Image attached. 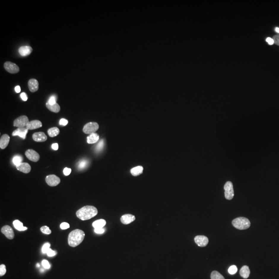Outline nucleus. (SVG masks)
Wrapping results in <instances>:
<instances>
[{
	"instance_id": "obj_21",
	"label": "nucleus",
	"mask_w": 279,
	"mask_h": 279,
	"mask_svg": "<svg viewBox=\"0 0 279 279\" xmlns=\"http://www.w3.org/2000/svg\"><path fill=\"white\" fill-rule=\"evenodd\" d=\"M99 139V136L96 133L91 134L87 137V142L88 144H94L97 142Z\"/></svg>"
},
{
	"instance_id": "obj_10",
	"label": "nucleus",
	"mask_w": 279,
	"mask_h": 279,
	"mask_svg": "<svg viewBox=\"0 0 279 279\" xmlns=\"http://www.w3.org/2000/svg\"><path fill=\"white\" fill-rule=\"evenodd\" d=\"M194 241L196 244L200 247H204L208 243V238L203 235L196 236L194 238Z\"/></svg>"
},
{
	"instance_id": "obj_39",
	"label": "nucleus",
	"mask_w": 279,
	"mask_h": 279,
	"mask_svg": "<svg viewBox=\"0 0 279 279\" xmlns=\"http://www.w3.org/2000/svg\"><path fill=\"white\" fill-rule=\"evenodd\" d=\"M72 172V169L68 167H65L63 170V173L65 176H68Z\"/></svg>"
},
{
	"instance_id": "obj_23",
	"label": "nucleus",
	"mask_w": 279,
	"mask_h": 279,
	"mask_svg": "<svg viewBox=\"0 0 279 279\" xmlns=\"http://www.w3.org/2000/svg\"><path fill=\"white\" fill-rule=\"evenodd\" d=\"M13 225H14L15 228L16 229H17L18 231H25V230L28 229L27 227L23 226V223L21 222H20L19 220H15L13 222Z\"/></svg>"
},
{
	"instance_id": "obj_26",
	"label": "nucleus",
	"mask_w": 279,
	"mask_h": 279,
	"mask_svg": "<svg viewBox=\"0 0 279 279\" xmlns=\"http://www.w3.org/2000/svg\"><path fill=\"white\" fill-rule=\"evenodd\" d=\"M48 134L50 137H55L60 134V130L57 127L51 128L48 130Z\"/></svg>"
},
{
	"instance_id": "obj_37",
	"label": "nucleus",
	"mask_w": 279,
	"mask_h": 279,
	"mask_svg": "<svg viewBox=\"0 0 279 279\" xmlns=\"http://www.w3.org/2000/svg\"><path fill=\"white\" fill-rule=\"evenodd\" d=\"M56 97L54 96H51L48 100V104H50L51 105H53L56 103Z\"/></svg>"
},
{
	"instance_id": "obj_19",
	"label": "nucleus",
	"mask_w": 279,
	"mask_h": 279,
	"mask_svg": "<svg viewBox=\"0 0 279 279\" xmlns=\"http://www.w3.org/2000/svg\"><path fill=\"white\" fill-rule=\"evenodd\" d=\"M17 169L19 171L22 172L24 173L28 174L30 173L31 170V167L28 163H22L19 166L16 167Z\"/></svg>"
},
{
	"instance_id": "obj_29",
	"label": "nucleus",
	"mask_w": 279,
	"mask_h": 279,
	"mask_svg": "<svg viewBox=\"0 0 279 279\" xmlns=\"http://www.w3.org/2000/svg\"><path fill=\"white\" fill-rule=\"evenodd\" d=\"M88 164V161L85 159H83L80 161L78 164V167L79 169H83L85 168Z\"/></svg>"
},
{
	"instance_id": "obj_20",
	"label": "nucleus",
	"mask_w": 279,
	"mask_h": 279,
	"mask_svg": "<svg viewBox=\"0 0 279 279\" xmlns=\"http://www.w3.org/2000/svg\"><path fill=\"white\" fill-rule=\"evenodd\" d=\"M240 275L244 279H247L249 277L250 270L248 266H243L240 270Z\"/></svg>"
},
{
	"instance_id": "obj_44",
	"label": "nucleus",
	"mask_w": 279,
	"mask_h": 279,
	"mask_svg": "<svg viewBox=\"0 0 279 279\" xmlns=\"http://www.w3.org/2000/svg\"><path fill=\"white\" fill-rule=\"evenodd\" d=\"M266 42H268V44L270 45H272L275 44L273 38H270V37H268V38H266Z\"/></svg>"
},
{
	"instance_id": "obj_40",
	"label": "nucleus",
	"mask_w": 279,
	"mask_h": 279,
	"mask_svg": "<svg viewBox=\"0 0 279 279\" xmlns=\"http://www.w3.org/2000/svg\"><path fill=\"white\" fill-rule=\"evenodd\" d=\"M273 39L275 44H276L278 46H279V34L275 35L273 36Z\"/></svg>"
},
{
	"instance_id": "obj_27",
	"label": "nucleus",
	"mask_w": 279,
	"mask_h": 279,
	"mask_svg": "<svg viewBox=\"0 0 279 279\" xmlns=\"http://www.w3.org/2000/svg\"><path fill=\"white\" fill-rule=\"evenodd\" d=\"M22 161H23V157L20 155L15 156L12 159V162L16 167L19 166L22 164Z\"/></svg>"
},
{
	"instance_id": "obj_24",
	"label": "nucleus",
	"mask_w": 279,
	"mask_h": 279,
	"mask_svg": "<svg viewBox=\"0 0 279 279\" xmlns=\"http://www.w3.org/2000/svg\"><path fill=\"white\" fill-rule=\"evenodd\" d=\"M106 224V220L104 219L98 220L93 223V226L94 227V229L103 228Z\"/></svg>"
},
{
	"instance_id": "obj_36",
	"label": "nucleus",
	"mask_w": 279,
	"mask_h": 279,
	"mask_svg": "<svg viewBox=\"0 0 279 279\" xmlns=\"http://www.w3.org/2000/svg\"><path fill=\"white\" fill-rule=\"evenodd\" d=\"M70 227V225L67 222H63L61 224L60 227L62 229H69Z\"/></svg>"
},
{
	"instance_id": "obj_38",
	"label": "nucleus",
	"mask_w": 279,
	"mask_h": 279,
	"mask_svg": "<svg viewBox=\"0 0 279 279\" xmlns=\"http://www.w3.org/2000/svg\"><path fill=\"white\" fill-rule=\"evenodd\" d=\"M47 254L48 255V256H50V257L54 256V255H56V252L52 250L51 249H49V250L47 251Z\"/></svg>"
},
{
	"instance_id": "obj_30",
	"label": "nucleus",
	"mask_w": 279,
	"mask_h": 279,
	"mask_svg": "<svg viewBox=\"0 0 279 279\" xmlns=\"http://www.w3.org/2000/svg\"><path fill=\"white\" fill-rule=\"evenodd\" d=\"M40 231L44 234L49 235L51 233V231L49 229V227L47 226H44L40 228Z\"/></svg>"
},
{
	"instance_id": "obj_47",
	"label": "nucleus",
	"mask_w": 279,
	"mask_h": 279,
	"mask_svg": "<svg viewBox=\"0 0 279 279\" xmlns=\"http://www.w3.org/2000/svg\"><path fill=\"white\" fill-rule=\"evenodd\" d=\"M275 32H277V33H279V28H275Z\"/></svg>"
},
{
	"instance_id": "obj_12",
	"label": "nucleus",
	"mask_w": 279,
	"mask_h": 279,
	"mask_svg": "<svg viewBox=\"0 0 279 279\" xmlns=\"http://www.w3.org/2000/svg\"><path fill=\"white\" fill-rule=\"evenodd\" d=\"M28 130L26 127L18 128L15 130L12 133V136H19L20 138L24 140L26 138V136L28 134Z\"/></svg>"
},
{
	"instance_id": "obj_18",
	"label": "nucleus",
	"mask_w": 279,
	"mask_h": 279,
	"mask_svg": "<svg viewBox=\"0 0 279 279\" xmlns=\"http://www.w3.org/2000/svg\"><path fill=\"white\" fill-rule=\"evenodd\" d=\"M32 48L30 46H22L18 50L19 54L22 56H26L30 55L32 53Z\"/></svg>"
},
{
	"instance_id": "obj_3",
	"label": "nucleus",
	"mask_w": 279,
	"mask_h": 279,
	"mask_svg": "<svg viewBox=\"0 0 279 279\" xmlns=\"http://www.w3.org/2000/svg\"><path fill=\"white\" fill-rule=\"evenodd\" d=\"M232 224L237 229L243 230L249 228L251 223L249 220L245 217H239L236 218L232 221Z\"/></svg>"
},
{
	"instance_id": "obj_2",
	"label": "nucleus",
	"mask_w": 279,
	"mask_h": 279,
	"mask_svg": "<svg viewBox=\"0 0 279 279\" xmlns=\"http://www.w3.org/2000/svg\"><path fill=\"white\" fill-rule=\"evenodd\" d=\"M85 237V233L81 229H74L70 233L68 238L69 245L76 247L82 242Z\"/></svg>"
},
{
	"instance_id": "obj_42",
	"label": "nucleus",
	"mask_w": 279,
	"mask_h": 279,
	"mask_svg": "<svg viewBox=\"0 0 279 279\" xmlns=\"http://www.w3.org/2000/svg\"><path fill=\"white\" fill-rule=\"evenodd\" d=\"M68 121L67 120L65 119V118H62L60 121V125H61L66 126L68 124Z\"/></svg>"
},
{
	"instance_id": "obj_15",
	"label": "nucleus",
	"mask_w": 279,
	"mask_h": 279,
	"mask_svg": "<svg viewBox=\"0 0 279 279\" xmlns=\"http://www.w3.org/2000/svg\"><path fill=\"white\" fill-rule=\"evenodd\" d=\"M42 127V122L38 120H34L28 122L26 127L28 130H34L39 128Z\"/></svg>"
},
{
	"instance_id": "obj_14",
	"label": "nucleus",
	"mask_w": 279,
	"mask_h": 279,
	"mask_svg": "<svg viewBox=\"0 0 279 279\" xmlns=\"http://www.w3.org/2000/svg\"><path fill=\"white\" fill-rule=\"evenodd\" d=\"M28 87L30 92L32 93L37 91L39 88V83L38 81L35 79H31L28 82Z\"/></svg>"
},
{
	"instance_id": "obj_7",
	"label": "nucleus",
	"mask_w": 279,
	"mask_h": 279,
	"mask_svg": "<svg viewBox=\"0 0 279 279\" xmlns=\"http://www.w3.org/2000/svg\"><path fill=\"white\" fill-rule=\"evenodd\" d=\"M5 69L10 74H17L19 72V68L16 64L11 62H6L4 63Z\"/></svg>"
},
{
	"instance_id": "obj_13",
	"label": "nucleus",
	"mask_w": 279,
	"mask_h": 279,
	"mask_svg": "<svg viewBox=\"0 0 279 279\" xmlns=\"http://www.w3.org/2000/svg\"><path fill=\"white\" fill-rule=\"evenodd\" d=\"M32 138L35 141L38 142L46 141L47 140V137L43 132H38L34 133L32 136Z\"/></svg>"
},
{
	"instance_id": "obj_1",
	"label": "nucleus",
	"mask_w": 279,
	"mask_h": 279,
	"mask_svg": "<svg viewBox=\"0 0 279 279\" xmlns=\"http://www.w3.org/2000/svg\"><path fill=\"white\" fill-rule=\"evenodd\" d=\"M98 210L93 206H85L79 209L76 213L77 217L82 220H87L97 215Z\"/></svg>"
},
{
	"instance_id": "obj_31",
	"label": "nucleus",
	"mask_w": 279,
	"mask_h": 279,
	"mask_svg": "<svg viewBox=\"0 0 279 279\" xmlns=\"http://www.w3.org/2000/svg\"><path fill=\"white\" fill-rule=\"evenodd\" d=\"M237 271V268L235 265H232L228 269V272L231 275L235 274Z\"/></svg>"
},
{
	"instance_id": "obj_32",
	"label": "nucleus",
	"mask_w": 279,
	"mask_h": 279,
	"mask_svg": "<svg viewBox=\"0 0 279 279\" xmlns=\"http://www.w3.org/2000/svg\"><path fill=\"white\" fill-rule=\"evenodd\" d=\"M104 146V140H102L96 146V150L97 152H100Z\"/></svg>"
},
{
	"instance_id": "obj_4",
	"label": "nucleus",
	"mask_w": 279,
	"mask_h": 279,
	"mask_svg": "<svg viewBox=\"0 0 279 279\" xmlns=\"http://www.w3.org/2000/svg\"><path fill=\"white\" fill-rule=\"evenodd\" d=\"M99 129V125L96 122L88 123L84 126L83 131L85 134H91L95 133Z\"/></svg>"
},
{
	"instance_id": "obj_6",
	"label": "nucleus",
	"mask_w": 279,
	"mask_h": 279,
	"mask_svg": "<svg viewBox=\"0 0 279 279\" xmlns=\"http://www.w3.org/2000/svg\"><path fill=\"white\" fill-rule=\"evenodd\" d=\"M28 122V118L26 116H21L14 121V126L18 128L26 127Z\"/></svg>"
},
{
	"instance_id": "obj_9",
	"label": "nucleus",
	"mask_w": 279,
	"mask_h": 279,
	"mask_svg": "<svg viewBox=\"0 0 279 279\" xmlns=\"http://www.w3.org/2000/svg\"><path fill=\"white\" fill-rule=\"evenodd\" d=\"M25 155L28 159L33 162H37L40 159V156L34 150H28L25 153Z\"/></svg>"
},
{
	"instance_id": "obj_41",
	"label": "nucleus",
	"mask_w": 279,
	"mask_h": 279,
	"mask_svg": "<svg viewBox=\"0 0 279 279\" xmlns=\"http://www.w3.org/2000/svg\"><path fill=\"white\" fill-rule=\"evenodd\" d=\"M104 231L105 230H104V228H97V229H94V231L96 233L99 234L104 233Z\"/></svg>"
},
{
	"instance_id": "obj_28",
	"label": "nucleus",
	"mask_w": 279,
	"mask_h": 279,
	"mask_svg": "<svg viewBox=\"0 0 279 279\" xmlns=\"http://www.w3.org/2000/svg\"><path fill=\"white\" fill-rule=\"evenodd\" d=\"M210 278L211 279H225L221 273L217 271H213L211 272Z\"/></svg>"
},
{
	"instance_id": "obj_45",
	"label": "nucleus",
	"mask_w": 279,
	"mask_h": 279,
	"mask_svg": "<svg viewBox=\"0 0 279 279\" xmlns=\"http://www.w3.org/2000/svg\"><path fill=\"white\" fill-rule=\"evenodd\" d=\"M51 148H52L53 150H57L58 149V143H53L52 144V146H51Z\"/></svg>"
},
{
	"instance_id": "obj_48",
	"label": "nucleus",
	"mask_w": 279,
	"mask_h": 279,
	"mask_svg": "<svg viewBox=\"0 0 279 279\" xmlns=\"http://www.w3.org/2000/svg\"><path fill=\"white\" fill-rule=\"evenodd\" d=\"M37 266V267H40V265H39V264H37V266Z\"/></svg>"
},
{
	"instance_id": "obj_34",
	"label": "nucleus",
	"mask_w": 279,
	"mask_h": 279,
	"mask_svg": "<svg viewBox=\"0 0 279 279\" xmlns=\"http://www.w3.org/2000/svg\"><path fill=\"white\" fill-rule=\"evenodd\" d=\"M6 272V266L3 264L0 266V275L3 276L4 275Z\"/></svg>"
},
{
	"instance_id": "obj_35",
	"label": "nucleus",
	"mask_w": 279,
	"mask_h": 279,
	"mask_svg": "<svg viewBox=\"0 0 279 279\" xmlns=\"http://www.w3.org/2000/svg\"><path fill=\"white\" fill-rule=\"evenodd\" d=\"M42 266H43L45 269H48L50 268V264H49L48 261H47L46 259H44V260L42 261Z\"/></svg>"
},
{
	"instance_id": "obj_16",
	"label": "nucleus",
	"mask_w": 279,
	"mask_h": 279,
	"mask_svg": "<svg viewBox=\"0 0 279 279\" xmlns=\"http://www.w3.org/2000/svg\"><path fill=\"white\" fill-rule=\"evenodd\" d=\"M10 141V137L7 134H4L2 135L0 139V148L3 150L8 146Z\"/></svg>"
},
{
	"instance_id": "obj_22",
	"label": "nucleus",
	"mask_w": 279,
	"mask_h": 279,
	"mask_svg": "<svg viewBox=\"0 0 279 279\" xmlns=\"http://www.w3.org/2000/svg\"><path fill=\"white\" fill-rule=\"evenodd\" d=\"M46 107L48 108V109L50 110V111L53 112L54 113H58L60 112L61 110L60 106L58 105V104L56 103L54 104L51 105L49 104H48V102L46 103Z\"/></svg>"
},
{
	"instance_id": "obj_11",
	"label": "nucleus",
	"mask_w": 279,
	"mask_h": 279,
	"mask_svg": "<svg viewBox=\"0 0 279 279\" xmlns=\"http://www.w3.org/2000/svg\"><path fill=\"white\" fill-rule=\"evenodd\" d=\"M1 232L8 239H12L15 237L14 231L12 228L9 225H5L1 229Z\"/></svg>"
},
{
	"instance_id": "obj_8",
	"label": "nucleus",
	"mask_w": 279,
	"mask_h": 279,
	"mask_svg": "<svg viewBox=\"0 0 279 279\" xmlns=\"http://www.w3.org/2000/svg\"><path fill=\"white\" fill-rule=\"evenodd\" d=\"M46 181L48 185L54 187L58 185L61 182L60 178L55 175H50L46 177Z\"/></svg>"
},
{
	"instance_id": "obj_25",
	"label": "nucleus",
	"mask_w": 279,
	"mask_h": 279,
	"mask_svg": "<svg viewBox=\"0 0 279 279\" xmlns=\"http://www.w3.org/2000/svg\"><path fill=\"white\" fill-rule=\"evenodd\" d=\"M143 171V167L141 166H138V167L132 168L130 172L132 175L137 176L142 173Z\"/></svg>"
},
{
	"instance_id": "obj_46",
	"label": "nucleus",
	"mask_w": 279,
	"mask_h": 279,
	"mask_svg": "<svg viewBox=\"0 0 279 279\" xmlns=\"http://www.w3.org/2000/svg\"><path fill=\"white\" fill-rule=\"evenodd\" d=\"M15 90L17 93H19L21 92V88H20V86H16L15 88Z\"/></svg>"
},
{
	"instance_id": "obj_5",
	"label": "nucleus",
	"mask_w": 279,
	"mask_h": 279,
	"mask_svg": "<svg viewBox=\"0 0 279 279\" xmlns=\"http://www.w3.org/2000/svg\"><path fill=\"white\" fill-rule=\"evenodd\" d=\"M224 189L225 190V197L226 199L231 200L234 196L233 185L231 181H227L225 183Z\"/></svg>"
},
{
	"instance_id": "obj_33",
	"label": "nucleus",
	"mask_w": 279,
	"mask_h": 279,
	"mask_svg": "<svg viewBox=\"0 0 279 279\" xmlns=\"http://www.w3.org/2000/svg\"><path fill=\"white\" fill-rule=\"evenodd\" d=\"M50 244L49 242L45 243V245H43L42 248V252L43 253H47V251L50 249Z\"/></svg>"
},
{
	"instance_id": "obj_17",
	"label": "nucleus",
	"mask_w": 279,
	"mask_h": 279,
	"mask_svg": "<svg viewBox=\"0 0 279 279\" xmlns=\"http://www.w3.org/2000/svg\"><path fill=\"white\" fill-rule=\"evenodd\" d=\"M136 217L134 215L131 214H126L122 216L121 218V221L124 224H128L134 221Z\"/></svg>"
},
{
	"instance_id": "obj_43",
	"label": "nucleus",
	"mask_w": 279,
	"mask_h": 279,
	"mask_svg": "<svg viewBox=\"0 0 279 279\" xmlns=\"http://www.w3.org/2000/svg\"><path fill=\"white\" fill-rule=\"evenodd\" d=\"M20 97L21 98L22 100H23L24 102L27 101L28 99V96L26 95V94L25 93H22L20 95Z\"/></svg>"
}]
</instances>
